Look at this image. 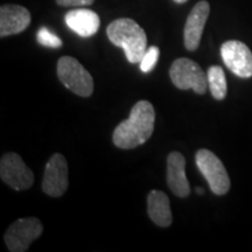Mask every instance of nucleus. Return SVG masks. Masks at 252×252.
<instances>
[{"label": "nucleus", "mask_w": 252, "mask_h": 252, "mask_svg": "<svg viewBox=\"0 0 252 252\" xmlns=\"http://www.w3.org/2000/svg\"><path fill=\"white\" fill-rule=\"evenodd\" d=\"M58 76L63 86L81 97L94 93V80L80 61L71 56H63L58 62Z\"/></svg>", "instance_id": "nucleus-3"}, {"label": "nucleus", "mask_w": 252, "mask_h": 252, "mask_svg": "<svg viewBox=\"0 0 252 252\" xmlns=\"http://www.w3.org/2000/svg\"><path fill=\"white\" fill-rule=\"evenodd\" d=\"M208 77V89L210 90L213 97L217 100L225 98L228 93V84L224 70L220 65H212L207 71Z\"/></svg>", "instance_id": "nucleus-15"}, {"label": "nucleus", "mask_w": 252, "mask_h": 252, "mask_svg": "<svg viewBox=\"0 0 252 252\" xmlns=\"http://www.w3.org/2000/svg\"><path fill=\"white\" fill-rule=\"evenodd\" d=\"M210 14V5L206 0H201L189 13L185 25V47L189 52H195L201 42V37Z\"/></svg>", "instance_id": "nucleus-10"}, {"label": "nucleus", "mask_w": 252, "mask_h": 252, "mask_svg": "<svg viewBox=\"0 0 252 252\" xmlns=\"http://www.w3.org/2000/svg\"><path fill=\"white\" fill-rule=\"evenodd\" d=\"M169 76L173 84L180 90L191 89L197 94H204L208 89L207 74L190 59L175 60L169 70Z\"/></svg>", "instance_id": "nucleus-4"}, {"label": "nucleus", "mask_w": 252, "mask_h": 252, "mask_svg": "<svg viewBox=\"0 0 252 252\" xmlns=\"http://www.w3.org/2000/svg\"><path fill=\"white\" fill-rule=\"evenodd\" d=\"M160 50L158 47L152 46L147 48L146 53H145L143 59H141L140 63V70L143 72H150L156 68L158 60H159Z\"/></svg>", "instance_id": "nucleus-17"}, {"label": "nucleus", "mask_w": 252, "mask_h": 252, "mask_svg": "<svg viewBox=\"0 0 252 252\" xmlns=\"http://www.w3.org/2000/svg\"><path fill=\"white\" fill-rule=\"evenodd\" d=\"M173 1H175L176 4H185V2L188 1V0H173Z\"/></svg>", "instance_id": "nucleus-20"}, {"label": "nucleus", "mask_w": 252, "mask_h": 252, "mask_svg": "<svg viewBox=\"0 0 252 252\" xmlns=\"http://www.w3.org/2000/svg\"><path fill=\"white\" fill-rule=\"evenodd\" d=\"M220 56L229 70L238 77L252 76V53L245 43L237 40L226 41L220 47Z\"/></svg>", "instance_id": "nucleus-9"}, {"label": "nucleus", "mask_w": 252, "mask_h": 252, "mask_svg": "<svg viewBox=\"0 0 252 252\" xmlns=\"http://www.w3.org/2000/svg\"><path fill=\"white\" fill-rule=\"evenodd\" d=\"M56 4L63 7H81L91 5L94 0H55Z\"/></svg>", "instance_id": "nucleus-18"}, {"label": "nucleus", "mask_w": 252, "mask_h": 252, "mask_svg": "<svg viewBox=\"0 0 252 252\" xmlns=\"http://www.w3.org/2000/svg\"><path fill=\"white\" fill-rule=\"evenodd\" d=\"M69 186L68 163L65 158L55 153L45 167L42 180V190L52 197H60L67 191Z\"/></svg>", "instance_id": "nucleus-8"}, {"label": "nucleus", "mask_w": 252, "mask_h": 252, "mask_svg": "<svg viewBox=\"0 0 252 252\" xmlns=\"http://www.w3.org/2000/svg\"><path fill=\"white\" fill-rule=\"evenodd\" d=\"M147 213L150 219L157 225L169 226L172 224L173 216L169 198L163 191L152 190L147 196Z\"/></svg>", "instance_id": "nucleus-14"}, {"label": "nucleus", "mask_w": 252, "mask_h": 252, "mask_svg": "<svg viewBox=\"0 0 252 252\" xmlns=\"http://www.w3.org/2000/svg\"><path fill=\"white\" fill-rule=\"evenodd\" d=\"M195 190H196V194H198V195H203L204 194V189L202 187H197L196 189H195Z\"/></svg>", "instance_id": "nucleus-19"}, {"label": "nucleus", "mask_w": 252, "mask_h": 252, "mask_svg": "<svg viewBox=\"0 0 252 252\" xmlns=\"http://www.w3.org/2000/svg\"><path fill=\"white\" fill-rule=\"evenodd\" d=\"M185 168V157L180 152L169 153L167 158V185L178 197H187L190 194Z\"/></svg>", "instance_id": "nucleus-12"}, {"label": "nucleus", "mask_w": 252, "mask_h": 252, "mask_svg": "<svg viewBox=\"0 0 252 252\" xmlns=\"http://www.w3.org/2000/svg\"><path fill=\"white\" fill-rule=\"evenodd\" d=\"M64 21L72 32L82 37L94 35L100 26L98 14L88 8L71 9L65 14Z\"/></svg>", "instance_id": "nucleus-13"}, {"label": "nucleus", "mask_w": 252, "mask_h": 252, "mask_svg": "<svg viewBox=\"0 0 252 252\" xmlns=\"http://www.w3.org/2000/svg\"><path fill=\"white\" fill-rule=\"evenodd\" d=\"M0 176L6 185L18 191L31 188L34 182L33 172L17 153H6L2 156Z\"/></svg>", "instance_id": "nucleus-7"}, {"label": "nucleus", "mask_w": 252, "mask_h": 252, "mask_svg": "<svg viewBox=\"0 0 252 252\" xmlns=\"http://www.w3.org/2000/svg\"><path fill=\"white\" fill-rule=\"evenodd\" d=\"M109 40L115 46L124 49L130 63H139L147 50V36L145 31L134 20L121 18L112 21L106 28Z\"/></svg>", "instance_id": "nucleus-2"}, {"label": "nucleus", "mask_w": 252, "mask_h": 252, "mask_svg": "<svg viewBox=\"0 0 252 252\" xmlns=\"http://www.w3.org/2000/svg\"><path fill=\"white\" fill-rule=\"evenodd\" d=\"M156 111L149 100H139L132 108L130 117L113 131V144L122 150L140 146L150 139L154 131Z\"/></svg>", "instance_id": "nucleus-1"}, {"label": "nucleus", "mask_w": 252, "mask_h": 252, "mask_svg": "<svg viewBox=\"0 0 252 252\" xmlns=\"http://www.w3.org/2000/svg\"><path fill=\"white\" fill-rule=\"evenodd\" d=\"M36 40L41 46L48 47V48H60L63 45L62 40L46 27L40 28L36 34Z\"/></svg>", "instance_id": "nucleus-16"}, {"label": "nucleus", "mask_w": 252, "mask_h": 252, "mask_svg": "<svg viewBox=\"0 0 252 252\" xmlns=\"http://www.w3.org/2000/svg\"><path fill=\"white\" fill-rule=\"evenodd\" d=\"M43 225L36 217L19 219L6 231L5 243L11 252H25L42 234Z\"/></svg>", "instance_id": "nucleus-6"}, {"label": "nucleus", "mask_w": 252, "mask_h": 252, "mask_svg": "<svg viewBox=\"0 0 252 252\" xmlns=\"http://www.w3.org/2000/svg\"><path fill=\"white\" fill-rule=\"evenodd\" d=\"M195 161L214 194L224 195L230 189V178L224 165L209 150H198Z\"/></svg>", "instance_id": "nucleus-5"}, {"label": "nucleus", "mask_w": 252, "mask_h": 252, "mask_svg": "<svg viewBox=\"0 0 252 252\" xmlns=\"http://www.w3.org/2000/svg\"><path fill=\"white\" fill-rule=\"evenodd\" d=\"M30 11L20 5L6 4L0 7V36L21 33L31 25Z\"/></svg>", "instance_id": "nucleus-11"}]
</instances>
